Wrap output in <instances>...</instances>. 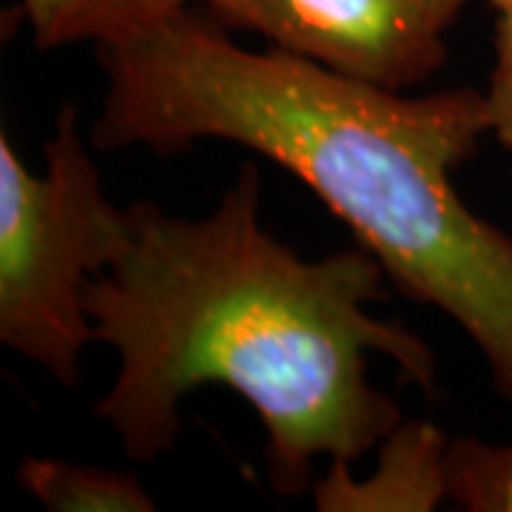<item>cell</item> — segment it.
I'll use <instances>...</instances> for the list:
<instances>
[{
	"label": "cell",
	"mask_w": 512,
	"mask_h": 512,
	"mask_svg": "<svg viewBox=\"0 0 512 512\" xmlns=\"http://www.w3.org/2000/svg\"><path fill=\"white\" fill-rule=\"evenodd\" d=\"M126 245L86 285L94 342L117 353L94 404L134 461H157L180 436L185 396L208 384L251 404L265 427L279 495L313 490V461L353 467L399 424L402 407L370 382V353L436 390L433 350L370 305L390 291L382 262L356 248L305 259L262 225L256 165H239L200 220L134 202Z\"/></svg>",
	"instance_id": "1"
},
{
	"label": "cell",
	"mask_w": 512,
	"mask_h": 512,
	"mask_svg": "<svg viewBox=\"0 0 512 512\" xmlns=\"http://www.w3.org/2000/svg\"><path fill=\"white\" fill-rule=\"evenodd\" d=\"M106 77L89 140L180 154L225 140L291 171L399 291L447 313L512 404V234L458 197L453 171L487 126L481 89L404 94L239 46L205 9L97 46Z\"/></svg>",
	"instance_id": "2"
},
{
	"label": "cell",
	"mask_w": 512,
	"mask_h": 512,
	"mask_svg": "<svg viewBox=\"0 0 512 512\" xmlns=\"http://www.w3.org/2000/svg\"><path fill=\"white\" fill-rule=\"evenodd\" d=\"M89 143L69 103L43 146V174L0 134V345L63 387L80 382L83 350L94 342L86 285L131 231V208L106 197Z\"/></svg>",
	"instance_id": "3"
},
{
	"label": "cell",
	"mask_w": 512,
	"mask_h": 512,
	"mask_svg": "<svg viewBox=\"0 0 512 512\" xmlns=\"http://www.w3.org/2000/svg\"><path fill=\"white\" fill-rule=\"evenodd\" d=\"M231 32L330 72L407 92L447 63L444 32L410 0H194Z\"/></svg>",
	"instance_id": "4"
},
{
	"label": "cell",
	"mask_w": 512,
	"mask_h": 512,
	"mask_svg": "<svg viewBox=\"0 0 512 512\" xmlns=\"http://www.w3.org/2000/svg\"><path fill=\"white\" fill-rule=\"evenodd\" d=\"M450 439L430 421H402L379 450L373 476L350 478L348 464H333L313 484L322 512H430L450 501L447 487Z\"/></svg>",
	"instance_id": "5"
},
{
	"label": "cell",
	"mask_w": 512,
	"mask_h": 512,
	"mask_svg": "<svg viewBox=\"0 0 512 512\" xmlns=\"http://www.w3.org/2000/svg\"><path fill=\"white\" fill-rule=\"evenodd\" d=\"M37 49L106 46L194 6V0H20Z\"/></svg>",
	"instance_id": "6"
},
{
	"label": "cell",
	"mask_w": 512,
	"mask_h": 512,
	"mask_svg": "<svg viewBox=\"0 0 512 512\" xmlns=\"http://www.w3.org/2000/svg\"><path fill=\"white\" fill-rule=\"evenodd\" d=\"M18 484L52 512H154L157 504L140 478L89 464L29 456Z\"/></svg>",
	"instance_id": "7"
},
{
	"label": "cell",
	"mask_w": 512,
	"mask_h": 512,
	"mask_svg": "<svg viewBox=\"0 0 512 512\" xmlns=\"http://www.w3.org/2000/svg\"><path fill=\"white\" fill-rule=\"evenodd\" d=\"M450 501L467 512H512V444L461 436L447 447Z\"/></svg>",
	"instance_id": "8"
},
{
	"label": "cell",
	"mask_w": 512,
	"mask_h": 512,
	"mask_svg": "<svg viewBox=\"0 0 512 512\" xmlns=\"http://www.w3.org/2000/svg\"><path fill=\"white\" fill-rule=\"evenodd\" d=\"M495 12V63L484 103L490 134L512 154V0H504Z\"/></svg>",
	"instance_id": "9"
},
{
	"label": "cell",
	"mask_w": 512,
	"mask_h": 512,
	"mask_svg": "<svg viewBox=\"0 0 512 512\" xmlns=\"http://www.w3.org/2000/svg\"><path fill=\"white\" fill-rule=\"evenodd\" d=\"M410 3H416L427 18L439 26L441 32H447V29L453 26V20L458 18L461 6H464L467 0H410Z\"/></svg>",
	"instance_id": "10"
},
{
	"label": "cell",
	"mask_w": 512,
	"mask_h": 512,
	"mask_svg": "<svg viewBox=\"0 0 512 512\" xmlns=\"http://www.w3.org/2000/svg\"><path fill=\"white\" fill-rule=\"evenodd\" d=\"M487 3H490V6H493V9H498V6H501V3H504V0H487Z\"/></svg>",
	"instance_id": "11"
}]
</instances>
